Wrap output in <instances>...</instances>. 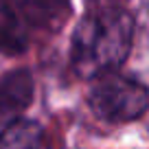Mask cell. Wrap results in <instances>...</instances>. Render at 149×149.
I'll return each instance as SVG.
<instances>
[{
    "mask_svg": "<svg viewBox=\"0 0 149 149\" xmlns=\"http://www.w3.org/2000/svg\"><path fill=\"white\" fill-rule=\"evenodd\" d=\"M0 149H51V145L37 123L15 118L0 134Z\"/></svg>",
    "mask_w": 149,
    "mask_h": 149,
    "instance_id": "277c9868",
    "label": "cell"
},
{
    "mask_svg": "<svg viewBox=\"0 0 149 149\" xmlns=\"http://www.w3.org/2000/svg\"><path fill=\"white\" fill-rule=\"evenodd\" d=\"M33 101V77L29 70H11L0 77V118L13 123Z\"/></svg>",
    "mask_w": 149,
    "mask_h": 149,
    "instance_id": "3957f363",
    "label": "cell"
},
{
    "mask_svg": "<svg viewBox=\"0 0 149 149\" xmlns=\"http://www.w3.org/2000/svg\"><path fill=\"white\" fill-rule=\"evenodd\" d=\"M134 40V18L118 5L90 7L77 22L70 42V64L84 79L116 72Z\"/></svg>",
    "mask_w": 149,
    "mask_h": 149,
    "instance_id": "6da1fadb",
    "label": "cell"
},
{
    "mask_svg": "<svg viewBox=\"0 0 149 149\" xmlns=\"http://www.w3.org/2000/svg\"><path fill=\"white\" fill-rule=\"evenodd\" d=\"M90 110L101 121L127 123L143 116L149 105V92L140 81L121 72H110L94 79L90 90Z\"/></svg>",
    "mask_w": 149,
    "mask_h": 149,
    "instance_id": "7a4b0ae2",
    "label": "cell"
}]
</instances>
